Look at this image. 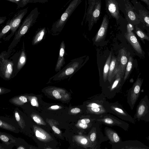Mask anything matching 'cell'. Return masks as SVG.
Wrapping results in <instances>:
<instances>
[{
  "label": "cell",
  "instance_id": "1",
  "mask_svg": "<svg viewBox=\"0 0 149 149\" xmlns=\"http://www.w3.org/2000/svg\"><path fill=\"white\" fill-rule=\"evenodd\" d=\"M39 12L38 8L32 9L25 18L19 29L16 31L10 47L14 46L18 42L21 38L28 31L29 28L35 23L37 19Z\"/></svg>",
  "mask_w": 149,
  "mask_h": 149
},
{
  "label": "cell",
  "instance_id": "2",
  "mask_svg": "<svg viewBox=\"0 0 149 149\" xmlns=\"http://www.w3.org/2000/svg\"><path fill=\"white\" fill-rule=\"evenodd\" d=\"M88 6L86 16L89 30L99 19L101 10V0H88Z\"/></svg>",
  "mask_w": 149,
  "mask_h": 149
},
{
  "label": "cell",
  "instance_id": "3",
  "mask_svg": "<svg viewBox=\"0 0 149 149\" xmlns=\"http://www.w3.org/2000/svg\"><path fill=\"white\" fill-rule=\"evenodd\" d=\"M96 99V98H94L92 100L86 102L84 105L85 108L86 113L98 118L107 114L109 111L108 106L104 107V100L101 102L102 100L100 101Z\"/></svg>",
  "mask_w": 149,
  "mask_h": 149
},
{
  "label": "cell",
  "instance_id": "4",
  "mask_svg": "<svg viewBox=\"0 0 149 149\" xmlns=\"http://www.w3.org/2000/svg\"><path fill=\"white\" fill-rule=\"evenodd\" d=\"M82 0H72L62 14L61 17L55 21L52 26V30L54 32L61 31L69 17Z\"/></svg>",
  "mask_w": 149,
  "mask_h": 149
},
{
  "label": "cell",
  "instance_id": "5",
  "mask_svg": "<svg viewBox=\"0 0 149 149\" xmlns=\"http://www.w3.org/2000/svg\"><path fill=\"white\" fill-rule=\"evenodd\" d=\"M134 118L138 121L149 122V99L147 95L141 100L137 106Z\"/></svg>",
  "mask_w": 149,
  "mask_h": 149
},
{
  "label": "cell",
  "instance_id": "6",
  "mask_svg": "<svg viewBox=\"0 0 149 149\" xmlns=\"http://www.w3.org/2000/svg\"><path fill=\"white\" fill-rule=\"evenodd\" d=\"M143 81L142 79L138 78L128 92L127 102L132 110L139 96Z\"/></svg>",
  "mask_w": 149,
  "mask_h": 149
},
{
  "label": "cell",
  "instance_id": "7",
  "mask_svg": "<svg viewBox=\"0 0 149 149\" xmlns=\"http://www.w3.org/2000/svg\"><path fill=\"white\" fill-rule=\"evenodd\" d=\"M109 112L116 115L120 119L133 124L136 123L135 119L129 114L123 106L118 102L108 103Z\"/></svg>",
  "mask_w": 149,
  "mask_h": 149
},
{
  "label": "cell",
  "instance_id": "8",
  "mask_svg": "<svg viewBox=\"0 0 149 149\" xmlns=\"http://www.w3.org/2000/svg\"><path fill=\"white\" fill-rule=\"evenodd\" d=\"M95 120L109 125L118 126L125 131H127L129 127L128 123L114 116H107L106 114L95 118Z\"/></svg>",
  "mask_w": 149,
  "mask_h": 149
},
{
  "label": "cell",
  "instance_id": "9",
  "mask_svg": "<svg viewBox=\"0 0 149 149\" xmlns=\"http://www.w3.org/2000/svg\"><path fill=\"white\" fill-rule=\"evenodd\" d=\"M0 72L1 75L6 79H9L13 72V64L10 60L6 58L1 53L0 56Z\"/></svg>",
  "mask_w": 149,
  "mask_h": 149
},
{
  "label": "cell",
  "instance_id": "10",
  "mask_svg": "<svg viewBox=\"0 0 149 149\" xmlns=\"http://www.w3.org/2000/svg\"><path fill=\"white\" fill-rule=\"evenodd\" d=\"M113 148L120 149H149L147 146L137 140H128L113 144Z\"/></svg>",
  "mask_w": 149,
  "mask_h": 149
},
{
  "label": "cell",
  "instance_id": "11",
  "mask_svg": "<svg viewBox=\"0 0 149 149\" xmlns=\"http://www.w3.org/2000/svg\"><path fill=\"white\" fill-rule=\"evenodd\" d=\"M106 12L110 17L115 19L118 22L120 19V8L116 0H105Z\"/></svg>",
  "mask_w": 149,
  "mask_h": 149
},
{
  "label": "cell",
  "instance_id": "12",
  "mask_svg": "<svg viewBox=\"0 0 149 149\" xmlns=\"http://www.w3.org/2000/svg\"><path fill=\"white\" fill-rule=\"evenodd\" d=\"M130 24L127 26V31L125 37L135 51L139 54H142L143 50L137 38L132 31Z\"/></svg>",
  "mask_w": 149,
  "mask_h": 149
},
{
  "label": "cell",
  "instance_id": "13",
  "mask_svg": "<svg viewBox=\"0 0 149 149\" xmlns=\"http://www.w3.org/2000/svg\"><path fill=\"white\" fill-rule=\"evenodd\" d=\"M128 56L125 48H123L119 50L117 58L118 64V72L123 76L128 60Z\"/></svg>",
  "mask_w": 149,
  "mask_h": 149
},
{
  "label": "cell",
  "instance_id": "14",
  "mask_svg": "<svg viewBox=\"0 0 149 149\" xmlns=\"http://www.w3.org/2000/svg\"><path fill=\"white\" fill-rule=\"evenodd\" d=\"M28 8L27 7L20 10L12 18L11 33L9 35L10 36H12L16 32L22 19L27 13Z\"/></svg>",
  "mask_w": 149,
  "mask_h": 149
},
{
  "label": "cell",
  "instance_id": "15",
  "mask_svg": "<svg viewBox=\"0 0 149 149\" xmlns=\"http://www.w3.org/2000/svg\"><path fill=\"white\" fill-rule=\"evenodd\" d=\"M109 22L108 16L106 14L103 17L100 28L95 36V42H100L105 37L107 33Z\"/></svg>",
  "mask_w": 149,
  "mask_h": 149
},
{
  "label": "cell",
  "instance_id": "16",
  "mask_svg": "<svg viewBox=\"0 0 149 149\" xmlns=\"http://www.w3.org/2000/svg\"><path fill=\"white\" fill-rule=\"evenodd\" d=\"M79 63L75 62L64 68L57 74L52 77L54 79H61L72 74L79 67Z\"/></svg>",
  "mask_w": 149,
  "mask_h": 149
},
{
  "label": "cell",
  "instance_id": "17",
  "mask_svg": "<svg viewBox=\"0 0 149 149\" xmlns=\"http://www.w3.org/2000/svg\"><path fill=\"white\" fill-rule=\"evenodd\" d=\"M125 6L127 21L134 25L139 23L140 22V19H138L136 16L129 2L127 0L125 1Z\"/></svg>",
  "mask_w": 149,
  "mask_h": 149
},
{
  "label": "cell",
  "instance_id": "18",
  "mask_svg": "<svg viewBox=\"0 0 149 149\" xmlns=\"http://www.w3.org/2000/svg\"><path fill=\"white\" fill-rule=\"evenodd\" d=\"M118 66L117 58L112 56L108 75V80L110 84L118 72Z\"/></svg>",
  "mask_w": 149,
  "mask_h": 149
},
{
  "label": "cell",
  "instance_id": "19",
  "mask_svg": "<svg viewBox=\"0 0 149 149\" xmlns=\"http://www.w3.org/2000/svg\"><path fill=\"white\" fill-rule=\"evenodd\" d=\"M60 48L58 58L55 68V70L56 72L59 71L61 70V68L63 65L64 63V56L65 46L63 41L61 42Z\"/></svg>",
  "mask_w": 149,
  "mask_h": 149
},
{
  "label": "cell",
  "instance_id": "20",
  "mask_svg": "<svg viewBox=\"0 0 149 149\" xmlns=\"http://www.w3.org/2000/svg\"><path fill=\"white\" fill-rule=\"evenodd\" d=\"M105 131L106 134L112 144H116L122 141L121 138L115 131L109 128H106Z\"/></svg>",
  "mask_w": 149,
  "mask_h": 149
},
{
  "label": "cell",
  "instance_id": "21",
  "mask_svg": "<svg viewBox=\"0 0 149 149\" xmlns=\"http://www.w3.org/2000/svg\"><path fill=\"white\" fill-rule=\"evenodd\" d=\"M94 125L91 128L90 132L88 134V138L91 144L93 147L97 146V144H99V131L98 132L96 130Z\"/></svg>",
  "mask_w": 149,
  "mask_h": 149
},
{
  "label": "cell",
  "instance_id": "22",
  "mask_svg": "<svg viewBox=\"0 0 149 149\" xmlns=\"http://www.w3.org/2000/svg\"><path fill=\"white\" fill-rule=\"evenodd\" d=\"M119 72H118L115 76V79L110 87V91H116V92H117L116 89L118 91H119V88L121 86V82L122 79L124 77Z\"/></svg>",
  "mask_w": 149,
  "mask_h": 149
},
{
  "label": "cell",
  "instance_id": "23",
  "mask_svg": "<svg viewBox=\"0 0 149 149\" xmlns=\"http://www.w3.org/2000/svg\"><path fill=\"white\" fill-rule=\"evenodd\" d=\"M112 56L111 52H110L104 65L103 70V77L104 82H105L108 79V75Z\"/></svg>",
  "mask_w": 149,
  "mask_h": 149
},
{
  "label": "cell",
  "instance_id": "24",
  "mask_svg": "<svg viewBox=\"0 0 149 149\" xmlns=\"http://www.w3.org/2000/svg\"><path fill=\"white\" fill-rule=\"evenodd\" d=\"M46 31L45 27L41 28L38 31L32 40L33 45H36L41 41L45 34Z\"/></svg>",
  "mask_w": 149,
  "mask_h": 149
},
{
  "label": "cell",
  "instance_id": "25",
  "mask_svg": "<svg viewBox=\"0 0 149 149\" xmlns=\"http://www.w3.org/2000/svg\"><path fill=\"white\" fill-rule=\"evenodd\" d=\"M22 49L18 61L17 69L19 71L25 64L26 61V56L24 48V43H23Z\"/></svg>",
  "mask_w": 149,
  "mask_h": 149
},
{
  "label": "cell",
  "instance_id": "26",
  "mask_svg": "<svg viewBox=\"0 0 149 149\" xmlns=\"http://www.w3.org/2000/svg\"><path fill=\"white\" fill-rule=\"evenodd\" d=\"M133 61L132 57L131 56H129L123 77L124 81H125L127 79L131 71L133 66Z\"/></svg>",
  "mask_w": 149,
  "mask_h": 149
},
{
  "label": "cell",
  "instance_id": "27",
  "mask_svg": "<svg viewBox=\"0 0 149 149\" xmlns=\"http://www.w3.org/2000/svg\"><path fill=\"white\" fill-rule=\"evenodd\" d=\"M12 22V19L8 20L6 25L2 29L0 33V38H1L4 35L8 32L10 30H11Z\"/></svg>",
  "mask_w": 149,
  "mask_h": 149
},
{
  "label": "cell",
  "instance_id": "28",
  "mask_svg": "<svg viewBox=\"0 0 149 149\" xmlns=\"http://www.w3.org/2000/svg\"><path fill=\"white\" fill-rule=\"evenodd\" d=\"M135 31L136 34L142 40H146L149 41V37L137 26H135Z\"/></svg>",
  "mask_w": 149,
  "mask_h": 149
},
{
  "label": "cell",
  "instance_id": "29",
  "mask_svg": "<svg viewBox=\"0 0 149 149\" xmlns=\"http://www.w3.org/2000/svg\"><path fill=\"white\" fill-rule=\"evenodd\" d=\"M139 11L141 18L146 24L147 26H149V16L145 11L140 10Z\"/></svg>",
  "mask_w": 149,
  "mask_h": 149
},
{
  "label": "cell",
  "instance_id": "30",
  "mask_svg": "<svg viewBox=\"0 0 149 149\" xmlns=\"http://www.w3.org/2000/svg\"><path fill=\"white\" fill-rule=\"evenodd\" d=\"M91 124H84L81 123L78 121L77 124L76 125L77 127H78V128L81 129H86L88 128H91L93 125H91Z\"/></svg>",
  "mask_w": 149,
  "mask_h": 149
},
{
  "label": "cell",
  "instance_id": "31",
  "mask_svg": "<svg viewBox=\"0 0 149 149\" xmlns=\"http://www.w3.org/2000/svg\"><path fill=\"white\" fill-rule=\"evenodd\" d=\"M81 112L80 107H72L70 110V112L73 115L77 114Z\"/></svg>",
  "mask_w": 149,
  "mask_h": 149
},
{
  "label": "cell",
  "instance_id": "32",
  "mask_svg": "<svg viewBox=\"0 0 149 149\" xmlns=\"http://www.w3.org/2000/svg\"><path fill=\"white\" fill-rule=\"evenodd\" d=\"M91 119H90L87 118H85L80 119L79 120V121L83 123L90 124L92 123H91L92 122V121L91 120Z\"/></svg>",
  "mask_w": 149,
  "mask_h": 149
},
{
  "label": "cell",
  "instance_id": "33",
  "mask_svg": "<svg viewBox=\"0 0 149 149\" xmlns=\"http://www.w3.org/2000/svg\"><path fill=\"white\" fill-rule=\"evenodd\" d=\"M36 135L37 137L40 138L42 139H45L46 138V136L38 130L36 131Z\"/></svg>",
  "mask_w": 149,
  "mask_h": 149
},
{
  "label": "cell",
  "instance_id": "34",
  "mask_svg": "<svg viewBox=\"0 0 149 149\" xmlns=\"http://www.w3.org/2000/svg\"><path fill=\"white\" fill-rule=\"evenodd\" d=\"M30 0H22L18 8H23L26 6L28 3H29Z\"/></svg>",
  "mask_w": 149,
  "mask_h": 149
},
{
  "label": "cell",
  "instance_id": "35",
  "mask_svg": "<svg viewBox=\"0 0 149 149\" xmlns=\"http://www.w3.org/2000/svg\"><path fill=\"white\" fill-rule=\"evenodd\" d=\"M53 95L57 99H60L61 98V96L60 93L56 90H54L52 92Z\"/></svg>",
  "mask_w": 149,
  "mask_h": 149
},
{
  "label": "cell",
  "instance_id": "36",
  "mask_svg": "<svg viewBox=\"0 0 149 149\" xmlns=\"http://www.w3.org/2000/svg\"><path fill=\"white\" fill-rule=\"evenodd\" d=\"M48 0H30L29 3H45L48 2Z\"/></svg>",
  "mask_w": 149,
  "mask_h": 149
},
{
  "label": "cell",
  "instance_id": "37",
  "mask_svg": "<svg viewBox=\"0 0 149 149\" xmlns=\"http://www.w3.org/2000/svg\"><path fill=\"white\" fill-rule=\"evenodd\" d=\"M7 1L14 3H16L17 5V7H18L19 5H20L21 2L22 1V0H4Z\"/></svg>",
  "mask_w": 149,
  "mask_h": 149
},
{
  "label": "cell",
  "instance_id": "38",
  "mask_svg": "<svg viewBox=\"0 0 149 149\" xmlns=\"http://www.w3.org/2000/svg\"><path fill=\"white\" fill-rule=\"evenodd\" d=\"M33 119L35 122L38 124L41 123V121L40 119L37 116H34L33 117Z\"/></svg>",
  "mask_w": 149,
  "mask_h": 149
},
{
  "label": "cell",
  "instance_id": "39",
  "mask_svg": "<svg viewBox=\"0 0 149 149\" xmlns=\"http://www.w3.org/2000/svg\"><path fill=\"white\" fill-rule=\"evenodd\" d=\"M1 140L4 142H7L8 140V138L6 136L1 135L0 137Z\"/></svg>",
  "mask_w": 149,
  "mask_h": 149
},
{
  "label": "cell",
  "instance_id": "40",
  "mask_svg": "<svg viewBox=\"0 0 149 149\" xmlns=\"http://www.w3.org/2000/svg\"><path fill=\"white\" fill-rule=\"evenodd\" d=\"M19 99L22 102L26 103L27 102L26 98L24 96H21L19 97Z\"/></svg>",
  "mask_w": 149,
  "mask_h": 149
},
{
  "label": "cell",
  "instance_id": "41",
  "mask_svg": "<svg viewBox=\"0 0 149 149\" xmlns=\"http://www.w3.org/2000/svg\"><path fill=\"white\" fill-rule=\"evenodd\" d=\"M52 129L57 134H59L61 133L60 130L55 126H53L52 127Z\"/></svg>",
  "mask_w": 149,
  "mask_h": 149
},
{
  "label": "cell",
  "instance_id": "42",
  "mask_svg": "<svg viewBox=\"0 0 149 149\" xmlns=\"http://www.w3.org/2000/svg\"><path fill=\"white\" fill-rule=\"evenodd\" d=\"M7 18L6 17H0V24H1L4 22Z\"/></svg>",
  "mask_w": 149,
  "mask_h": 149
},
{
  "label": "cell",
  "instance_id": "43",
  "mask_svg": "<svg viewBox=\"0 0 149 149\" xmlns=\"http://www.w3.org/2000/svg\"><path fill=\"white\" fill-rule=\"evenodd\" d=\"M15 116L16 120L17 121H19L20 119V116L18 113L17 111L15 113Z\"/></svg>",
  "mask_w": 149,
  "mask_h": 149
},
{
  "label": "cell",
  "instance_id": "44",
  "mask_svg": "<svg viewBox=\"0 0 149 149\" xmlns=\"http://www.w3.org/2000/svg\"><path fill=\"white\" fill-rule=\"evenodd\" d=\"M31 104L33 106H35L37 104L36 101L34 99H33L31 101Z\"/></svg>",
  "mask_w": 149,
  "mask_h": 149
},
{
  "label": "cell",
  "instance_id": "45",
  "mask_svg": "<svg viewBox=\"0 0 149 149\" xmlns=\"http://www.w3.org/2000/svg\"><path fill=\"white\" fill-rule=\"evenodd\" d=\"M144 2L149 7V0H141Z\"/></svg>",
  "mask_w": 149,
  "mask_h": 149
},
{
  "label": "cell",
  "instance_id": "46",
  "mask_svg": "<svg viewBox=\"0 0 149 149\" xmlns=\"http://www.w3.org/2000/svg\"><path fill=\"white\" fill-rule=\"evenodd\" d=\"M50 108L52 109H57L59 108V106L58 105H54L51 106Z\"/></svg>",
  "mask_w": 149,
  "mask_h": 149
},
{
  "label": "cell",
  "instance_id": "47",
  "mask_svg": "<svg viewBox=\"0 0 149 149\" xmlns=\"http://www.w3.org/2000/svg\"><path fill=\"white\" fill-rule=\"evenodd\" d=\"M18 149H24V148L23 147H20L19 148H17Z\"/></svg>",
  "mask_w": 149,
  "mask_h": 149
},
{
  "label": "cell",
  "instance_id": "48",
  "mask_svg": "<svg viewBox=\"0 0 149 149\" xmlns=\"http://www.w3.org/2000/svg\"><path fill=\"white\" fill-rule=\"evenodd\" d=\"M2 123L1 120H0V126H1L2 124Z\"/></svg>",
  "mask_w": 149,
  "mask_h": 149
},
{
  "label": "cell",
  "instance_id": "49",
  "mask_svg": "<svg viewBox=\"0 0 149 149\" xmlns=\"http://www.w3.org/2000/svg\"><path fill=\"white\" fill-rule=\"evenodd\" d=\"M147 139L149 141V135L147 138Z\"/></svg>",
  "mask_w": 149,
  "mask_h": 149
}]
</instances>
